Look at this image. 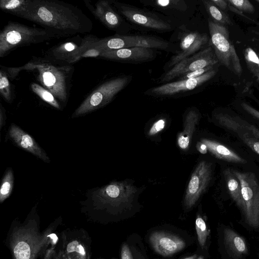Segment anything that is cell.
Listing matches in <instances>:
<instances>
[{"mask_svg": "<svg viewBox=\"0 0 259 259\" xmlns=\"http://www.w3.org/2000/svg\"><path fill=\"white\" fill-rule=\"evenodd\" d=\"M212 164L205 161L197 166L190 180L184 199L185 205L190 208L204 192L211 177Z\"/></svg>", "mask_w": 259, "mask_h": 259, "instance_id": "15", "label": "cell"}, {"mask_svg": "<svg viewBox=\"0 0 259 259\" xmlns=\"http://www.w3.org/2000/svg\"><path fill=\"white\" fill-rule=\"evenodd\" d=\"M54 38L43 28L10 22L1 31L0 57H5L17 48L44 42Z\"/></svg>", "mask_w": 259, "mask_h": 259, "instance_id": "4", "label": "cell"}, {"mask_svg": "<svg viewBox=\"0 0 259 259\" xmlns=\"http://www.w3.org/2000/svg\"><path fill=\"white\" fill-rule=\"evenodd\" d=\"M195 228L199 244L203 247L207 239L208 230L205 221L200 216H198L196 219Z\"/></svg>", "mask_w": 259, "mask_h": 259, "instance_id": "33", "label": "cell"}, {"mask_svg": "<svg viewBox=\"0 0 259 259\" xmlns=\"http://www.w3.org/2000/svg\"><path fill=\"white\" fill-rule=\"evenodd\" d=\"M165 125V121L163 119H160L156 122L149 131L150 135H153L162 130Z\"/></svg>", "mask_w": 259, "mask_h": 259, "instance_id": "38", "label": "cell"}, {"mask_svg": "<svg viewBox=\"0 0 259 259\" xmlns=\"http://www.w3.org/2000/svg\"><path fill=\"white\" fill-rule=\"evenodd\" d=\"M230 5L240 11L253 13L254 8L252 4L248 0H227Z\"/></svg>", "mask_w": 259, "mask_h": 259, "instance_id": "34", "label": "cell"}, {"mask_svg": "<svg viewBox=\"0 0 259 259\" xmlns=\"http://www.w3.org/2000/svg\"><path fill=\"white\" fill-rule=\"evenodd\" d=\"M86 5L96 19L117 34L126 35L131 30V26L118 13L111 1H100L93 7L90 4Z\"/></svg>", "mask_w": 259, "mask_h": 259, "instance_id": "14", "label": "cell"}, {"mask_svg": "<svg viewBox=\"0 0 259 259\" xmlns=\"http://www.w3.org/2000/svg\"><path fill=\"white\" fill-rule=\"evenodd\" d=\"M208 29L210 44L219 62L240 76L242 73V68L235 48L230 39L228 28L225 25L209 19Z\"/></svg>", "mask_w": 259, "mask_h": 259, "instance_id": "6", "label": "cell"}, {"mask_svg": "<svg viewBox=\"0 0 259 259\" xmlns=\"http://www.w3.org/2000/svg\"><path fill=\"white\" fill-rule=\"evenodd\" d=\"M92 239L83 229H66L60 233L59 248L71 259H91Z\"/></svg>", "mask_w": 259, "mask_h": 259, "instance_id": "10", "label": "cell"}, {"mask_svg": "<svg viewBox=\"0 0 259 259\" xmlns=\"http://www.w3.org/2000/svg\"><path fill=\"white\" fill-rule=\"evenodd\" d=\"M243 142L259 155V139L251 135L245 133L238 135Z\"/></svg>", "mask_w": 259, "mask_h": 259, "instance_id": "35", "label": "cell"}, {"mask_svg": "<svg viewBox=\"0 0 259 259\" xmlns=\"http://www.w3.org/2000/svg\"><path fill=\"white\" fill-rule=\"evenodd\" d=\"M118 13L131 27L143 31L165 32L176 28V25L164 16L129 4L111 1Z\"/></svg>", "mask_w": 259, "mask_h": 259, "instance_id": "5", "label": "cell"}, {"mask_svg": "<svg viewBox=\"0 0 259 259\" xmlns=\"http://www.w3.org/2000/svg\"><path fill=\"white\" fill-rule=\"evenodd\" d=\"M207 149L217 158L228 162L245 163L246 160L224 145L208 139L201 140Z\"/></svg>", "mask_w": 259, "mask_h": 259, "instance_id": "23", "label": "cell"}, {"mask_svg": "<svg viewBox=\"0 0 259 259\" xmlns=\"http://www.w3.org/2000/svg\"><path fill=\"white\" fill-rule=\"evenodd\" d=\"M94 37L90 35L81 38L78 36L58 44L46 52L45 58L67 64L74 63L82 58Z\"/></svg>", "mask_w": 259, "mask_h": 259, "instance_id": "11", "label": "cell"}, {"mask_svg": "<svg viewBox=\"0 0 259 259\" xmlns=\"http://www.w3.org/2000/svg\"><path fill=\"white\" fill-rule=\"evenodd\" d=\"M257 78V80L259 82V74H256L254 75Z\"/></svg>", "mask_w": 259, "mask_h": 259, "instance_id": "44", "label": "cell"}, {"mask_svg": "<svg viewBox=\"0 0 259 259\" xmlns=\"http://www.w3.org/2000/svg\"><path fill=\"white\" fill-rule=\"evenodd\" d=\"M12 140L19 147L31 153L44 161L50 162V158L34 140L18 126L12 124L9 131Z\"/></svg>", "mask_w": 259, "mask_h": 259, "instance_id": "19", "label": "cell"}, {"mask_svg": "<svg viewBox=\"0 0 259 259\" xmlns=\"http://www.w3.org/2000/svg\"><path fill=\"white\" fill-rule=\"evenodd\" d=\"M244 58L249 69L254 75L259 74V54L252 48H247L244 52Z\"/></svg>", "mask_w": 259, "mask_h": 259, "instance_id": "32", "label": "cell"}, {"mask_svg": "<svg viewBox=\"0 0 259 259\" xmlns=\"http://www.w3.org/2000/svg\"><path fill=\"white\" fill-rule=\"evenodd\" d=\"M128 48H130V46L124 37V35L117 34L101 39L94 36L93 41L89 47V49H95L102 52Z\"/></svg>", "mask_w": 259, "mask_h": 259, "instance_id": "24", "label": "cell"}, {"mask_svg": "<svg viewBox=\"0 0 259 259\" xmlns=\"http://www.w3.org/2000/svg\"><path fill=\"white\" fill-rule=\"evenodd\" d=\"M121 259H143L139 254H134L129 245L126 243H123L120 251Z\"/></svg>", "mask_w": 259, "mask_h": 259, "instance_id": "37", "label": "cell"}, {"mask_svg": "<svg viewBox=\"0 0 259 259\" xmlns=\"http://www.w3.org/2000/svg\"><path fill=\"white\" fill-rule=\"evenodd\" d=\"M197 257V255L196 254H194V255H193L191 256H189L188 257H187L185 259H196Z\"/></svg>", "mask_w": 259, "mask_h": 259, "instance_id": "43", "label": "cell"}, {"mask_svg": "<svg viewBox=\"0 0 259 259\" xmlns=\"http://www.w3.org/2000/svg\"><path fill=\"white\" fill-rule=\"evenodd\" d=\"M217 71L212 69L202 75L194 78L169 82L147 90L145 94L154 96H168L191 91L212 78Z\"/></svg>", "mask_w": 259, "mask_h": 259, "instance_id": "16", "label": "cell"}, {"mask_svg": "<svg viewBox=\"0 0 259 259\" xmlns=\"http://www.w3.org/2000/svg\"><path fill=\"white\" fill-rule=\"evenodd\" d=\"M100 57L122 63L138 64L152 61L156 54L153 49L132 47L103 51Z\"/></svg>", "mask_w": 259, "mask_h": 259, "instance_id": "17", "label": "cell"}, {"mask_svg": "<svg viewBox=\"0 0 259 259\" xmlns=\"http://www.w3.org/2000/svg\"><path fill=\"white\" fill-rule=\"evenodd\" d=\"M31 87L33 92L44 101L56 108H60V105L58 101L56 100L55 97L47 90L35 83H32L31 85Z\"/></svg>", "mask_w": 259, "mask_h": 259, "instance_id": "31", "label": "cell"}, {"mask_svg": "<svg viewBox=\"0 0 259 259\" xmlns=\"http://www.w3.org/2000/svg\"><path fill=\"white\" fill-rule=\"evenodd\" d=\"M179 40L178 51L165 63L164 66L165 72L182 60L206 48L205 46L210 42L206 34L189 30L182 32L179 37Z\"/></svg>", "mask_w": 259, "mask_h": 259, "instance_id": "12", "label": "cell"}, {"mask_svg": "<svg viewBox=\"0 0 259 259\" xmlns=\"http://www.w3.org/2000/svg\"><path fill=\"white\" fill-rule=\"evenodd\" d=\"M14 185V175L11 168H8L2 179L0 189V203H3L11 195Z\"/></svg>", "mask_w": 259, "mask_h": 259, "instance_id": "29", "label": "cell"}, {"mask_svg": "<svg viewBox=\"0 0 259 259\" xmlns=\"http://www.w3.org/2000/svg\"><path fill=\"white\" fill-rule=\"evenodd\" d=\"M26 19L40 25L55 38L90 32L93 26L79 8L57 0H32Z\"/></svg>", "mask_w": 259, "mask_h": 259, "instance_id": "2", "label": "cell"}, {"mask_svg": "<svg viewBox=\"0 0 259 259\" xmlns=\"http://www.w3.org/2000/svg\"><path fill=\"white\" fill-rule=\"evenodd\" d=\"M256 2L259 3V0H256Z\"/></svg>", "mask_w": 259, "mask_h": 259, "instance_id": "47", "label": "cell"}, {"mask_svg": "<svg viewBox=\"0 0 259 259\" xmlns=\"http://www.w3.org/2000/svg\"><path fill=\"white\" fill-rule=\"evenodd\" d=\"M213 66H209L202 69H200L192 72H190L185 74L180 75L177 78L178 79V80H180L189 78H197L202 75L203 74L209 71V70L213 69Z\"/></svg>", "mask_w": 259, "mask_h": 259, "instance_id": "36", "label": "cell"}, {"mask_svg": "<svg viewBox=\"0 0 259 259\" xmlns=\"http://www.w3.org/2000/svg\"><path fill=\"white\" fill-rule=\"evenodd\" d=\"M130 48L142 47L158 49L176 54L178 51L177 45L160 37L149 35H124Z\"/></svg>", "mask_w": 259, "mask_h": 259, "instance_id": "20", "label": "cell"}, {"mask_svg": "<svg viewBox=\"0 0 259 259\" xmlns=\"http://www.w3.org/2000/svg\"><path fill=\"white\" fill-rule=\"evenodd\" d=\"M52 259H71L62 250L60 249H56Z\"/></svg>", "mask_w": 259, "mask_h": 259, "instance_id": "40", "label": "cell"}, {"mask_svg": "<svg viewBox=\"0 0 259 259\" xmlns=\"http://www.w3.org/2000/svg\"><path fill=\"white\" fill-rule=\"evenodd\" d=\"M61 223V218H58L41 231L40 219L35 211H32L23 223L14 220L5 241L12 258L38 259L44 256L52 246L59 244L57 230Z\"/></svg>", "mask_w": 259, "mask_h": 259, "instance_id": "1", "label": "cell"}, {"mask_svg": "<svg viewBox=\"0 0 259 259\" xmlns=\"http://www.w3.org/2000/svg\"><path fill=\"white\" fill-rule=\"evenodd\" d=\"M149 242L158 254L168 256L177 253L186 246L185 241L177 235L163 231H156L151 234Z\"/></svg>", "mask_w": 259, "mask_h": 259, "instance_id": "18", "label": "cell"}, {"mask_svg": "<svg viewBox=\"0 0 259 259\" xmlns=\"http://www.w3.org/2000/svg\"><path fill=\"white\" fill-rule=\"evenodd\" d=\"M219 62L210 44L194 55L186 58L175 65L159 77V83H168L172 79L186 73L209 66H214Z\"/></svg>", "mask_w": 259, "mask_h": 259, "instance_id": "9", "label": "cell"}, {"mask_svg": "<svg viewBox=\"0 0 259 259\" xmlns=\"http://www.w3.org/2000/svg\"><path fill=\"white\" fill-rule=\"evenodd\" d=\"M96 259H105V258H96Z\"/></svg>", "mask_w": 259, "mask_h": 259, "instance_id": "46", "label": "cell"}, {"mask_svg": "<svg viewBox=\"0 0 259 259\" xmlns=\"http://www.w3.org/2000/svg\"><path fill=\"white\" fill-rule=\"evenodd\" d=\"M197 259H204V258L202 256H200Z\"/></svg>", "mask_w": 259, "mask_h": 259, "instance_id": "45", "label": "cell"}, {"mask_svg": "<svg viewBox=\"0 0 259 259\" xmlns=\"http://www.w3.org/2000/svg\"><path fill=\"white\" fill-rule=\"evenodd\" d=\"M224 238L227 252L233 258H239L247 253V247L244 240L232 229H224Z\"/></svg>", "mask_w": 259, "mask_h": 259, "instance_id": "22", "label": "cell"}, {"mask_svg": "<svg viewBox=\"0 0 259 259\" xmlns=\"http://www.w3.org/2000/svg\"><path fill=\"white\" fill-rule=\"evenodd\" d=\"M215 118L220 125L237 135L248 133L259 139V128L239 117L219 113L215 115Z\"/></svg>", "mask_w": 259, "mask_h": 259, "instance_id": "21", "label": "cell"}, {"mask_svg": "<svg viewBox=\"0 0 259 259\" xmlns=\"http://www.w3.org/2000/svg\"><path fill=\"white\" fill-rule=\"evenodd\" d=\"M32 0H1L0 8L6 13L26 19Z\"/></svg>", "mask_w": 259, "mask_h": 259, "instance_id": "25", "label": "cell"}, {"mask_svg": "<svg viewBox=\"0 0 259 259\" xmlns=\"http://www.w3.org/2000/svg\"><path fill=\"white\" fill-rule=\"evenodd\" d=\"M198 117V113L194 110L189 111L187 114L184 124V131L178 138V144L182 149H185L188 147L194 125L197 123Z\"/></svg>", "mask_w": 259, "mask_h": 259, "instance_id": "27", "label": "cell"}, {"mask_svg": "<svg viewBox=\"0 0 259 259\" xmlns=\"http://www.w3.org/2000/svg\"><path fill=\"white\" fill-rule=\"evenodd\" d=\"M6 119L5 109L1 105V120H0V127L2 128L3 126L5 124Z\"/></svg>", "mask_w": 259, "mask_h": 259, "instance_id": "42", "label": "cell"}, {"mask_svg": "<svg viewBox=\"0 0 259 259\" xmlns=\"http://www.w3.org/2000/svg\"><path fill=\"white\" fill-rule=\"evenodd\" d=\"M140 2L165 16L174 24L173 21L188 20L194 11V5L188 1L142 0Z\"/></svg>", "mask_w": 259, "mask_h": 259, "instance_id": "13", "label": "cell"}, {"mask_svg": "<svg viewBox=\"0 0 259 259\" xmlns=\"http://www.w3.org/2000/svg\"><path fill=\"white\" fill-rule=\"evenodd\" d=\"M241 105L245 111L259 120V111L244 102L242 103Z\"/></svg>", "mask_w": 259, "mask_h": 259, "instance_id": "39", "label": "cell"}, {"mask_svg": "<svg viewBox=\"0 0 259 259\" xmlns=\"http://www.w3.org/2000/svg\"><path fill=\"white\" fill-rule=\"evenodd\" d=\"M239 180L243 198L241 209L246 223L250 227H259V182L252 172L232 170Z\"/></svg>", "mask_w": 259, "mask_h": 259, "instance_id": "8", "label": "cell"}, {"mask_svg": "<svg viewBox=\"0 0 259 259\" xmlns=\"http://www.w3.org/2000/svg\"><path fill=\"white\" fill-rule=\"evenodd\" d=\"M69 64L49 60L37 59L24 66L25 69L33 70L36 78L45 89L65 103L69 96L73 68Z\"/></svg>", "mask_w": 259, "mask_h": 259, "instance_id": "3", "label": "cell"}, {"mask_svg": "<svg viewBox=\"0 0 259 259\" xmlns=\"http://www.w3.org/2000/svg\"><path fill=\"white\" fill-rule=\"evenodd\" d=\"M202 3L213 22L225 26L232 25L229 15L219 8L211 0H204Z\"/></svg>", "mask_w": 259, "mask_h": 259, "instance_id": "28", "label": "cell"}, {"mask_svg": "<svg viewBox=\"0 0 259 259\" xmlns=\"http://www.w3.org/2000/svg\"><path fill=\"white\" fill-rule=\"evenodd\" d=\"M132 79L131 75H121L103 82L90 94L72 117H77L105 106L128 84Z\"/></svg>", "mask_w": 259, "mask_h": 259, "instance_id": "7", "label": "cell"}, {"mask_svg": "<svg viewBox=\"0 0 259 259\" xmlns=\"http://www.w3.org/2000/svg\"><path fill=\"white\" fill-rule=\"evenodd\" d=\"M11 78L5 70L1 68L0 72V92L5 99L8 102L12 100V92L9 78Z\"/></svg>", "mask_w": 259, "mask_h": 259, "instance_id": "30", "label": "cell"}, {"mask_svg": "<svg viewBox=\"0 0 259 259\" xmlns=\"http://www.w3.org/2000/svg\"><path fill=\"white\" fill-rule=\"evenodd\" d=\"M224 174L230 195L241 210L243 207V198L240 182L234 175L232 169H225Z\"/></svg>", "mask_w": 259, "mask_h": 259, "instance_id": "26", "label": "cell"}, {"mask_svg": "<svg viewBox=\"0 0 259 259\" xmlns=\"http://www.w3.org/2000/svg\"><path fill=\"white\" fill-rule=\"evenodd\" d=\"M221 10H225L229 6L227 1L225 0H211Z\"/></svg>", "mask_w": 259, "mask_h": 259, "instance_id": "41", "label": "cell"}]
</instances>
